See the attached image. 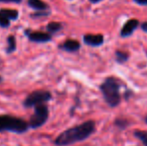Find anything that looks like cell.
I'll return each mask as SVG.
<instances>
[{
	"label": "cell",
	"mask_w": 147,
	"mask_h": 146,
	"mask_svg": "<svg viewBox=\"0 0 147 146\" xmlns=\"http://www.w3.org/2000/svg\"><path fill=\"white\" fill-rule=\"evenodd\" d=\"M49 15V12L48 11H38V13H34L32 14V17H39V16H47Z\"/></svg>",
	"instance_id": "ac0fdd59"
},
{
	"label": "cell",
	"mask_w": 147,
	"mask_h": 146,
	"mask_svg": "<svg viewBox=\"0 0 147 146\" xmlns=\"http://www.w3.org/2000/svg\"><path fill=\"white\" fill-rule=\"evenodd\" d=\"M114 124L116 125L119 129H121V130H123V129H126L128 126L130 125V123L128 122L126 119H122V118H117L116 120H115Z\"/></svg>",
	"instance_id": "2e32d148"
},
{
	"label": "cell",
	"mask_w": 147,
	"mask_h": 146,
	"mask_svg": "<svg viewBox=\"0 0 147 146\" xmlns=\"http://www.w3.org/2000/svg\"><path fill=\"white\" fill-rule=\"evenodd\" d=\"M10 25V21L7 20L5 17H3L2 15H0V26L3 28H6Z\"/></svg>",
	"instance_id": "e0dca14e"
},
{
	"label": "cell",
	"mask_w": 147,
	"mask_h": 146,
	"mask_svg": "<svg viewBox=\"0 0 147 146\" xmlns=\"http://www.w3.org/2000/svg\"><path fill=\"white\" fill-rule=\"evenodd\" d=\"M141 29L143 30L144 32H146L147 33V22L145 21V22H143V23H141Z\"/></svg>",
	"instance_id": "7402d4cb"
},
{
	"label": "cell",
	"mask_w": 147,
	"mask_h": 146,
	"mask_svg": "<svg viewBox=\"0 0 147 146\" xmlns=\"http://www.w3.org/2000/svg\"><path fill=\"white\" fill-rule=\"evenodd\" d=\"M83 42L88 46L98 47L104 43V36L102 34H85L83 36Z\"/></svg>",
	"instance_id": "ba28073f"
},
{
	"label": "cell",
	"mask_w": 147,
	"mask_h": 146,
	"mask_svg": "<svg viewBox=\"0 0 147 146\" xmlns=\"http://www.w3.org/2000/svg\"><path fill=\"white\" fill-rule=\"evenodd\" d=\"M27 3L32 9H35L37 11H46L49 8V6L42 0H28Z\"/></svg>",
	"instance_id": "30bf717a"
},
{
	"label": "cell",
	"mask_w": 147,
	"mask_h": 146,
	"mask_svg": "<svg viewBox=\"0 0 147 146\" xmlns=\"http://www.w3.org/2000/svg\"><path fill=\"white\" fill-rule=\"evenodd\" d=\"M106 104L109 107H116L121 102L120 83L114 77H107L99 86Z\"/></svg>",
	"instance_id": "7a4b0ae2"
},
{
	"label": "cell",
	"mask_w": 147,
	"mask_h": 146,
	"mask_svg": "<svg viewBox=\"0 0 147 146\" xmlns=\"http://www.w3.org/2000/svg\"><path fill=\"white\" fill-rule=\"evenodd\" d=\"M96 129L95 121L87 120L79 125L66 129L56 137L54 143L57 146H69L74 143L81 142L90 137Z\"/></svg>",
	"instance_id": "6da1fadb"
},
{
	"label": "cell",
	"mask_w": 147,
	"mask_h": 146,
	"mask_svg": "<svg viewBox=\"0 0 147 146\" xmlns=\"http://www.w3.org/2000/svg\"><path fill=\"white\" fill-rule=\"evenodd\" d=\"M80 46L81 44L79 41L74 40V39H68L60 45V49L67 51V52H76L80 49Z\"/></svg>",
	"instance_id": "9c48e42d"
},
{
	"label": "cell",
	"mask_w": 147,
	"mask_h": 146,
	"mask_svg": "<svg viewBox=\"0 0 147 146\" xmlns=\"http://www.w3.org/2000/svg\"><path fill=\"white\" fill-rule=\"evenodd\" d=\"M25 35L28 37L30 41L37 43H45L51 40V34L45 33V32H39V31H30V30H26Z\"/></svg>",
	"instance_id": "8992f818"
},
{
	"label": "cell",
	"mask_w": 147,
	"mask_h": 146,
	"mask_svg": "<svg viewBox=\"0 0 147 146\" xmlns=\"http://www.w3.org/2000/svg\"><path fill=\"white\" fill-rule=\"evenodd\" d=\"M132 94H133V93H132V91H131V90L127 89L125 92H124V98H125L126 100H128V99H129V98H130V96L132 95Z\"/></svg>",
	"instance_id": "d6986e66"
},
{
	"label": "cell",
	"mask_w": 147,
	"mask_h": 146,
	"mask_svg": "<svg viewBox=\"0 0 147 146\" xmlns=\"http://www.w3.org/2000/svg\"><path fill=\"white\" fill-rule=\"evenodd\" d=\"M1 80H2V77H1V76H0V82H1Z\"/></svg>",
	"instance_id": "d4e9b609"
},
{
	"label": "cell",
	"mask_w": 147,
	"mask_h": 146,
	"mask_svg": "<svg viewBox=\"0 0 147 146\" xmlns=\"http://www.w3.org/2000/svg\"><path fill=\"white\" fill-rule=\"evenodd\" d=\"M28 122L12 115H0V132L8 131L13 133H24L28 129Z\"/></svg>",
	"instance_id": "3957f363"
},
{
	"label": "cell",
	"mask_w": 147,
	"mask_h": 146,
	"mask_svg": "<svg viewBox=\"0 0 147 146\" xmlns=\"http://www.w3.org/2000/svg\"><path fill=\"white\" fill-rule=\"evenodd\" d=\"M129 59V54L126 51L123 50H116L115 51V60L119 64H123Z\"/></svg>",
	"instance_id": "7c38bea8"
},
{
	"label": "cell",
	"mask_w": 147,
	"mask_h": 146,
	"mask_svg": "<svg viewBox=\"0 0 147 146\" xmlns=\"http://www.w3.org/2000/svg\"><path fill=\"white\" fill-rule=\"evenodd\" d=\"M62 24L60 22H50V23L47 24V31H48L49 34H53V33H56V32L60 31L62 29Z\"/></svg>",
	"instance_id": "4fadbf2b"
},
{
	"label": "cell",
	"mask_w": 147,
	"mask_h": 146,
	"mask_svg": "<svg viewBox=\"0 0 147 146\" xmlns=\"http://www.w3.org/2000/svg\"><path fill=\"white\" fill-rule=\"evenodd\" d=\"M134 136L139 139L144 146H147V131L143 130H135L134 131Z\"/></svg>",
	"instance_id": "9a60e30c"
},
{
	"label": "cell",
	"mask_w": 147,
	"mask_h": 146,
	"mask_svg": "<svg viewBox=\"0 0 147 146\" xmlns=\"http://www.w3.org/2000/svg\"><path fill=\"white\" fill-rule=\"evenodd\" d=\"M0 15H2L7 20L11 21V20L17 19L19 13H18V11L15 9H1L0 10Z\"/></svg>",
	"instance_id": "8fae6325"
},
{
	"label": "cell",
	"mask_w": 147,
	"mask_h": 146,
	"mask_svg": "<svg viewBox=\"0 0 147 146\" xmlns=\"http://www.w3.org/2000/svg\"><path fill=\"white\" fill-rule=\"evenodd\" d=\"M145 122H146V123H147V116H146V117H145Z\"/></svg>",
	"instance_id": "cb8c5ba5"
},
{
	"label": "cell",
	"mask_w": 147,
	"mask_h": 146,
	"mask_svg": "<svg viewBox=\"0 0 147 146\" xmlns=\"http://www.w3.org/2000/svg\"><path fill=\"white\" fill-rule=\"evenodd\" d=\"M89 1H90L91 3L95 4V3H99V2H100V1H102V0H89Z\"/></svg>",
	"instance_id": "603a6c76"
},
{
	"label": "cell",
	"mask_w": 147,
	"mask_h": 146,
	"mask_svg": "<svg viewBox=\"0 0 147 146\" xmlns=\"http://www.w3.org/2000/svg\"><path fill=\"white\" fill-rule=\"evenodd\" d=\"M51 98H52V95L47 90H36L26 97V99L23 102V105L28 108L35 107L39 104H45L49 100H51Z\"/></svg>",
	"instance_id": "5b68a950"
},
{
	"label": "cell",
	"mask_w": 147,
	"mask_h": 146,
	"mask_svg": "<svg viewBox=\"0 0 147 146\" xmlns=\"http://www.w3.org/2000/svg\"><path fill=\"white\" fill-rule=\"evenodd\" d=\"M49 116V110L45 104H39L34 107V113L30 117L28 126L32 129L41 127L47 121Z\"/></svg>",
	"instance_id": "277c9868"
},
{
	"label": "cell",
	"mask_w": 147,
	"mask_h": 146,
	"mask_svg": "<svg viewBox=\"0 0 147 146\" xmlns=\"http://www.w3.org/2000/svg\"><path fill=\"white\" fill-rule=\"evenodd\" d=\"M140 25L139 20L137 19H129L124 23L123 27L120 31V36L121 37H129L133 34V32L138 28Z\"/></svg>",
	"instance_id": "52a82bcc"
},
{
	"label": "cell",
	"mask_w": 147,
	"mask_h": 146,
	"mask_svg": "<svg viewBox=\"0 0 147 146\" xmlns=\"http://www.w3.org/2000/svg\"><path fill=\"white\" fill-rule=\"evenodd\" d=\"M16 49V40H15V37L13 35H10L8 36L7 38V48H6V51L7 53H12L14 52Z\"/></svg>",
	"instance_id": "5bb4252c"
},
{
	"label": "cell",
	"mask_w": 147,
	"mask_h": 146,
	"mask_svg": "<svg viewBox=\"0 0 147 146\" xmlns=\"http://www.w3.org/2000/svg\"><path fill=\"white\" fill-rule=\"evenodd\" d=\"M0 2H6V3H10V2H12V3H20L21 0H0Z\"/></svg>",
	"instance_id": "44dd1931"
},
{
	"label": "cell",
	"mask_w": 147,
	"mask_h": 146,
	"mask_svg": "<svg viewBox=\"0 0 147 146\" xmlns=\"http://www.w3.org/2000/svg\"><path fill=\"white\" fill-rule=\"evenodd\" d=\"M135 3L139 4V5H142V6H146L147 5V0H133Z\"/></svg>",
	"instance_id": "ffe728a7"
}]
</instances>
